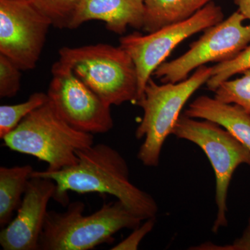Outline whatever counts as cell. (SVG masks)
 Segmentation results:
<instances>
[{
    "instance_id": "6da1fadb",
    "label": "cell",
    "mask_w": 250,
    "mask_h": 250,
    "mask_svg": "<svg viewBox=\"0 0 250 250\" xmlns=\"http://www.w3.org/2000/svg\"><path fill=\"white\" fill-rule=\"evenodd\" d=\"M79 161L62 170H34L31 177H45L56 183L54 199L68 205L67 192H98L116 197L143 220L156 218L159 207L154 197L131 183L126 161L108 145L99 143L76 152Z\"/></svg>"
},
{
    "instance_id": "7a4b0ae2",
    "label": "cell",
    "mask_w": 250,
    "mask_h": 250,
    "mask_svg": "<svg viewBox=\"0 0 250 250\" xmlns=\"http://www.w3.org/2000/svg\"><path fill=\"white\" fill-rule=\"evenodd\" d=\"M82 202L69 203L66 210H49L39 241L40 250H89L111 243L123 229L134 230L142 219L121 201L104 203L90 215H83Z\"/></svg>"
},
{
    "instance_id": "3957f363",
    "label": "cell",
    "mask_w": 250,
    "mask_h": 250,
    "mask_svg": "<svg viewBox=\"0 0 250 250\" xmlns=\"http://www.w3.org/2000/svg\"><path fill=\"white\" fill-rule=\"evenodd\" d=\"M11 150L33 156L58 171L78 163L76 152L94 145L93 134L64 121L49 102L36 108L2 139Z\"/></svg>"
},
{
    "instance_id": "277c9868",
    "label": "cell",
    "mask_w": 250,
    "mask_h": 250,
    "mask_svg": "<svg viewBox=\"0 0 250 250\" xmlns=\"http://www.w3.org/2000/svg\"><path fill=\"white\" fill-rule=\"evenodd\" d=\"M213 67H199L185 80L159 85L152 78L148 81L142 97L136 102L142 108V121L136 130L137 139H144L137 157L143 165L156 167L160 162L161 149L172 134L184 105L211 76Z\"/></svg>"
},
{
    "instance_id": "5b68a950",
    "label": "cell",
    "mask_w": 250,
    "mask_h": 250,
    "mask_svg": "<svg viewBox=\"0 0 250 250\" xmlns=\"http://www.w3.org/2000/svg\"><path fill=\"white\" fill-rule=\"evenodd\" d=\"M59 61L110 106L138 100L137 72L132 59L121 47L108 44L63 47Z\"/></svg>"
},
{
    "instance_id": "8992f818",
    "label": "cell",
    "mask_w": 250,
    "mask_h": 250,
    "mask_svg": "<svg viewBox=\"0 0 250 250\" xmlns=\"http://www.w3.org/2000/svg\"><path fill=\"white\" fill-rule=\"evenodd\" d=\"M172 134L201 148L213 167L218 212L212 231L218 233L228 225V190L233 174L238 166H250V150L220 125L207 120L198 121L184 113L179 117Z\"/></svg>"
},
{
    "instance_id": "52a82bcc",
    "label": "cell",
    "mask_w": 250,
    "mask_h": 250,
    "mask_svg": "<svg viewBox=\"0 0 250 250\" xmlns=\"http://www.w3.org/2000/svg\"><path fill=\"white\" fill-rule=\"evenodd\" d=\"M223 18L222 8L211 1L182 22L166 26L147 35L134 32L123 36L119 46L131 57L137 72V100L142 97L151 76L177 45L194 34L216 25Z\"/></svg>"
},
{
    "instance_id": "ba28073f",
    "label": "cell",
    "mask_w": 250,
    "mask_h": 250,
    "mask_svg": "<svg viewBox=\"0 0 250 250\" xmlns=\"http://www.w3.org/2000/svg\"><path fill=\"white\" fill-rule=\"evenodd\" d=\"M237 11L225 21L206 29L183 55L158 67L154 75L163 83L185 80L190 72L210 62L231 60L250 44V24Z\"/></svg>"
},
{
    "instance_id": "9c48e42d",
    "label": "cell",
    "mask_w": 250,
    "mask_h": 250,
    "mask_svg": "<svg viewBox=\"0 0 250 250\" xmlns=\"http://www.w3.org/2000/svg\"><path fill=\"white\" fill-rule=\"evenodd\" d=\"M47 95L56 111L67 123L88 134H104L113 128L111 106L57 61L52 67Z\"/></svg>"
},
{
    "instance_id": "30bf717a",
    "label": "cell",
    "mask_w": 250,
    "mask_h": 250,
    "mask_svg": "<svg viewBox=\"0 0 250 250\" xmlns=\"http://www.w3.org/2000/svg\"><path fill=\"white\" fill-rule=\"evenodd\" d=\"M50 20L28 0H0V54L22 70H32L42 53Z\"/></svg>"
},
{
    "instance_id": "8fae6325",
    "label": "cell",
    "mask_w": 250,
    "mask_h": 250,
    "mask_svg": "<svg viewBox=\"0 0 250 250\" xmlns=\"http://www.w3.org/2000/svg\"><path fill=\"white\" fill-rule=\"evenodd\" d=\"M56 188L52 179L31 177L17 215L0 232L3 250H39L47 205L54 198Z\"/></svg>"
},
{
    "instance_id": "7c38bea8",
    "label": "cell",
    "mask_w": 250,
    "mask_h": 250,
    "mask_svg": "<svg viewBox=\"0 0 250 250\" xmlns=\"http://www.w3.org/2000/svg\"><path fill=\"white\" fill-rule=\"evenodd\" d=\"M90 21L106 23L108 30L124 34L127 27L141 29L145 21L143 0H81L69 29Z\"/></svg>"
},
{
    "instance_id": "4fadbf2b",
    "label": "cell",
    "mask_w": 250,
    "mask_h": 250,
    "mask_svg": "<svg viewBox=\"0 0 250 250\" xmlns=\"http://www.w3.org/2000/svg\"><path fill=\"white\" fill-rule=\"evenodd\" d=\"M184 114L220 125L250 150V114L241 106L201 95L189 104Z\"/></svg>"
},
{
    "instance_id": "5bb4252c",
    "label": "cell",
    "mask_w": 250,
    "mask_h": 250,
    "mask_svg": "<svg viewBox=\"0 0 250 250\" xmlns=\"http://www.w3.org/2000/svg\"><path fill=\"white\" fill-rule=\"evenodd\" d=\"M143 29L151 33L191 17L213 0H143Z\"/></svg>"
},
{
    "instance_id": "9a60e30c",
    "label": "cell",
    "mask_w": 250,
    "mask_h": 250,
    "mask_svg": "<svg viewBox=\"0 0 250 250\" xmlns=\"http://www.w3.org/2000/svg\"><path fill=\"white\" fill-rule=\"evenodd\" d=\"M34 170L25 165L0 167V227L4 228L12 220L27 189Z\"/></svg>"
},
{
    "instance_id": "2e32d148",
    "label": "cell",
    "mask_w": 250,
    "mask_h": 250,
    "mask_svg": "<svg viewBox=\"0 0 250 250\" xmlns=\"http://www.w3.org/2000/svg\"><path fill=\"white\" fill-rule=\"evenodd\" d=\"M49 101L47 93H33L24 103L0 106V139L13 131L31 112Z\"/></svg>"
},
{
    "instance_id": "e0dca14e",
    "label": "cell",
    "mask_w": 250,
    "mask_h": 250,
    "mask_svg": "<svg viewBox=\"0 0 250 250\" xmlns=\"http://www.w3.org/2000/svg\"><path fill=\"white\" fill-rule=\"evenodd\" d=\"M235 80L225 81L215 90L214 98L227 104H233L250 114V69Z\"/></svg>"
},
{
    "instance_id": "ac0fdd59",
    "label": "cell",
    "mask_w": 250,
    "mask_h": 250,
    "mask_svg": "<svg viewBox=\"0 0 250 250\" xmlns=\"http://www.w3.org/2000/svg\"><path fill=\"white\" fill-rule=\"evenodd\" d=\"M50 20L52 26L68 29L81 0H31Z\"/></svg>"
},
{
    "instance_id": "d6986e66",
    "label": "cell",
    "mask_w": 250,
    "mask_h": 250,
    "mask_svg": "<svg viewBox=\"0 0 250 250\" xmlns=\"http://www.w3.org/2000/svg\"><path fill=\"white\" fill-rule=\"evenodd\" d=\"M250 69V44L231 60L218 62L213 67L211 76L207 81V88L214 92L225 81Z\"/></svg>"
},
{
    "instance_id": "ffe728a7",
    "label": "cell",
    "mask_w": 250,
    "mask_h": 250,
    "mask_svg": "<svg viewBox=\"0 0 250 250\" xmlns=\"http://www.w3.org/2000/svg\"><path fill=\"white\" fill-rule=\"evenodd\" d=\"M21 69L11 59L0 54V97L16 96L21 85Z\"/></svg>"
},
{
    "instance_id": "44dd1931",
    "label": "cell",
    "mask_w": 250,
    "mask_h": 250,
    "mask_svg": "<svg viewBox=\"0 0 250 250\" xmlns=\"http://www.w3.org/2000/svg\"><path fill=\"white\" fill-rule=\"evenodd\" d=\"M156 218H152L146 220V222L139 228L135 229L134 231L129 235L124 241L118 243L113 247L112 250H138L140 243L148 233L152 231L155 225Z\"/></svg>"
},
{
    "instance_id": "7402d4cb",
    "label": "cell",
    "mask_w": 250,
    "mask_h": 250,
    "mask_svg": "<svg viewBox=\"0 0 250 250\" xmlns=\"http://www.w3.org/2000/svg\"><path fill=\"white\" fill-rule=\"evenodd\" d=\"M191 250H250V218L241 237L231 244L218 246L211 242H206L199 246L189 248Z\"/></svg>"
},
{
    "instance_id": "603a6c76",
    "label": "cell",
    "mask_w": 250,
    "mask_h": 250,
    "mask_svg": "<svg viewBox=\"0 0 250 250\" xmlns=\"http://www.w3.org/2000/svg\"><path fill=\"white\" fill-rule=\"evenodd\" d=\"M240 13L250 22V0H233Z\"/></svg>"
},
{
    "instance_id": "cb8c5ba5",
    "label": "cell",
    "mask_w": 250,
    "mask_h": 250,
    "mask_svg": "<svg viewBox=\"0 0 250 250\" xmlns=\"http://www.w3.org/2000/svg\"><path fill=\"white\" fill-rule=\"evenodd\" d=\"M28 1H31V0H28Z\"/></svg>"
}]
</instances>
